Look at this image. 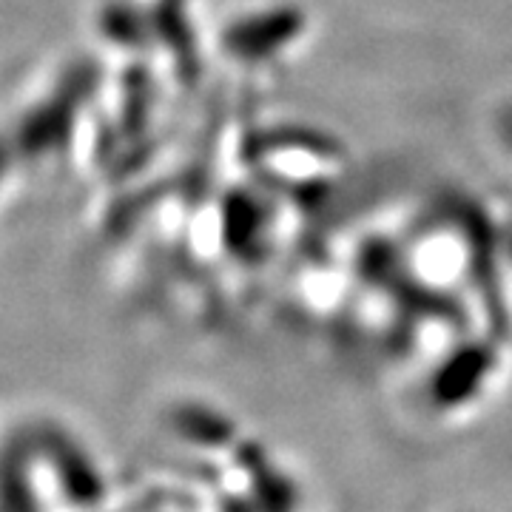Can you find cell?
I'll return each mask as SVG.
<instances>
[{"mask_svg":"<svg viewBox=\"0 0 512 512\" xmlns=\"http://www.w3.org/2000/svg\"><path fill=\"white\" fill-rule=\"evenodd\" d=\"M453 512H478V510H453Z\"/></svg>","mask_w":512,"mask_h":512,"instance_id":"obj_1","label":"cell"}]
</instances>
